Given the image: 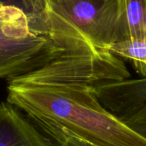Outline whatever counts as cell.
<instances>
[{
  "label": "cell",
  "mask_w": 146,
  "mask_h": 146,
  "mask_svg": "<svg viewBox=\"0 0 146 146\" xmlns=\"http://www.w3.org/2000/svg\"><path fill=\"white\" fill-rule=\"evenodd\" d=\"M129 77L125 63L108 50H71L8 80L7 103L25 112L55 146L69 137L93 146H146L145 138L106 110L92 90Z\"/></svg>",
  "instance_id": "6da1fadb"
},
{
  "label": "cell",
  "mask_w": 146,
  "mask_h": 146,
  "mask_svg": "<svg viewBox=\"0 0 146 146\" xmlns=\"http://www.w3.org/2000/svg\"><path fill=\"white\" fill-rule=\"evenodd\" d=\"M95 47L74 31L55 27L42 14L0 1V80L35 70L64 53Z\"/></svg>",
  "instance_id": "7a4b0ae2"
},
{
  "label": "cell",
  "mask_w": 146,
  "mask_h": 146,
  "mask_svg": "<svg viewBox=\"0 0 146 146\" xmlns=\"http://www.w3.org/2000/svg\"><path fill=\"white\" fill-rule=\"evenodd\" d=\"M43 13L56 27L74 30L107 50L127 39L123 0H43Z\"/></svg>",
  "instance_id": "3957f363"
},
{
  "label": "cell",
  "mask_w": 146,
  "mask_h": 146,
  "mask_svg": "<svg viewBox=\"0 0 146 146\" xmlns=\"http://www.w3.org/2000/svg\"><path fill=\"white\" fill-rule=\"evenodd\" d=\"M0 146H55L20 110L0 104Z\"/></svg>",
  "instance_id": "277c9868"
},
{
  "label": "cell",
  "mask_w": 146,
  "mask_h": 146,
  "mask_svg": "<svg viewBox=\"0 0 146 146\" xmlns=\"http://www.w3.org/2000/svg\"><path fill=\"white\" fill-rule=\"evenodd\" d=\"M107 50L117 57L132 61L138 72L146 75V38L125 39L110 44Z\"/></svg>",
  "instance_id": "5b68a950"
},
{
  "label": "cell",
  "mask_w": 146,
  "mask_h": 146,
  "mask_svg": "<svg viewBox=\"0 0 146 146\" xmlns=\"http://www.w3.org/2000/svg\"><path fill=\"white\" fill-rule=\"evenodd\" d=\"M127 39L146 38V0H123Z\"/></svg>",
  "instance_id": "8992f818"
},
{
  "label": "cell",
  "mask_w": 146,
  "mask_h": 146,
  "mask_svg": "<svg viewBox=\"0 0 146 146\" xmlns=\"http://www.w3.org/2000/svg\"><path fill=\"white\" fill-rule=\"evenodd\" d=\"M22 9L27 12L34 14H42L44 10L43 0H20Z\"/></svg>",
  "instance_id": "52a82bcc"
},
{
  "label": "cell",
  "mask_w": 146,
  "mask_h": 146,
  "mask_svg": "<svg viewBox=\"0 0 146 146\" xmlns=\"http://www.w3.org/2000/svg\"><path fill=\"white\" fill-rule=\"evenodd\" d=\"M78 146H93L92 145H90V144H88V143H86V142H80L79 143V145Z\"/></svg>",
  "instance_id": "ba28073f"
}]
</instances>
